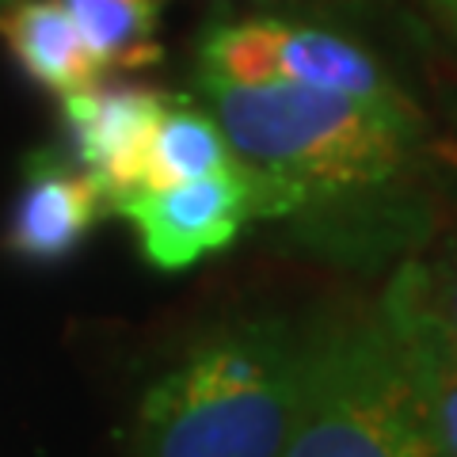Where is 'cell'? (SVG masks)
<instances>
[{"label":"cell","mask_w":457,"mask_h":457,"mask_svg":"<svg viewBox=\"0 0 457 457\" xmlns=\"http://www.w3.org/2000/svg\"><path fill=\"white\" fill-rule=\"evenodd\" d=\"M198 99L248 171L255 221L286 225L312 252L366 267L431 237L427 134L411 99L213 77H198Z\"/></svg>","instance_id":"cell-1"},{"label":"cell","mask_w":457,"mask_h":457,"mask_svg":"<svg viewBox=\"0 0 457 457\" xmlns=\"http://www.w3.org/2000/svg\"><path fill=\"white\" fill-rule=\"evenodd\" d=\"M302 354L305 320L260 312L221 324L145 389L130 457H278Z\"/></svg>","instance_id":"cell-2"},{"label":"cell","mask_w":457,"mask_h":457,"mask_svg":"<svg viewBox=\"0 0 457 457\" xmlns=\"http://www.w3.org/2000/svg\"><path fill=\"white\" fill-rule=\"evenodd\" d=\"M278 457H438L378 302L305 320L297 404Z\"/></svg>","instance_id":"cell-3"},{"label":"cell","mask_w":457,"mask_h":457,"mask_svg":"<svg viewBox=\"0 0 457 457\" xmlns=\"http://www.w3.org/2000/svg\"><path fill=\"white\" fill-rule=\"evenodd\" d=\"M198 77L233 84L286 80L354 99H381V104L408 99L389 69L362 42L317 23H294L278 16L210 27L198 42Z\"/></svg>","instance_id":"cell-4"},{"label":"cell","mask_w":457,"mask_h":457,"mask_svg":"<svg viewBox=\"0 0 457 457\" xmlns=\"http://www.w3.org/2000/svg\"><path fill=\"white\" fill-rule=\"evenodd\" d=\"M137 233L141 255L161 270H183L228 248L255 221V187L237 161L203 179L137 195L114 210Z\"/></svg>","instance_id":"cell-5"},{"label":"cell","mask_w":457,"mask_h":457,"mask_svg":"<svg viewBox=\"0 0 457 457\" xmlns=\"http://www.w3.org/2000/svg\"><path fill=\"white\" fill-rule=\"evenodd\" d=\"M168 92L153 84H104L62 96L69 161L96 179L107 213L134 198L149 137L168 107Z\"/></svg>","instance_id":"cell-6"},{"label":"cell","mask_w":457,"mask_h":457,"mask_svg":"<svg viewBox=\"0 0 457 457\" xmlns=\"http://www.w3.org/2000/svg\"><path fill=\"white\" fill-rule=\"evenodd\" d=\"M107 213L96 179L54 149L23 156L0 245L23 267H57L92 237Z\"/></svg>","instance_id":"cell-7"},{"label":"cell","mask_w":457,"mask_h":457,"mask_svg":"<svg viewBox=\"0 0 457 457\" xmlns=\"http://www.w3.org/2000/svg\"><path fill=\"white\" fill-rule=\"evenodd\" d=\"M378 309L404 354L438 457H457V332L427 302L416 255H408L393 270L378 297Z\"/></svg>","instance_id":"cell-8"},{"label":"cell","mask_w":457,"mask_h":457,"mask_svg":"<svg viewBox=\"0 0 457 457\" xmlns=\"http://www.w3.org/2000/svg\"><path fill=\"white\" fill-rule=\"evenodd\" d=\"M0 38L16 65L42 92L69 96L104 77L96 54L84 42L77 20L62 0H16L0 12Z\"/></svg>","instance_id":"cell-9"},{"label":"cell","mask_w":457,"mask_h":457,"mask_svg":"<svg viewBox=\"0 0 457 457\" xmlns=\"http://www.w3.org/2000/svg\"><path fill=\"white\" fill-rule=\"evenodd\" d=\"M228 164H233V149H228V141L221 134L218 119L210 114V107L191 96H171L149 137L134 198L203 179L210 171H221Z\"/></svg>","instance_id":"cell-10"},{"label":"cell","mask_w":457,"mask_h":457,"mask_svg":"<svg viewBox=\"0 0 457 457\" xmlns=\"http://www.w3.org/2000/svg\"><path fill=\"white\" fill-rule=\"evenodd\" d=\"M104 73H137L161 62L164 0H62Z\"/></svg>","instance_id":"cell-11"},{"label":"cell","mask_w":457,"mask_h":457,"mask_svg":"<svg viewBox=\"0 0 457 457\" xmlns=\"http://www.w3.org/2000/svg\"><path fill=\"white\" fill-rule=\"evenodd\" d=\"M427 302L457 332V233L442 245L431 260H420Z\"/></svg>","instance_id":"cell-12"},{"label":"cell","mask_w":457,"mask_h":457,"mask_svg":"<svg viewBox=\"0 0 457 457\" xmlns=\"http://www.w3.org/2000/svg\"><path fill=\"white\" fill-rule=\"evenodd\" d=\"M420 4L427 8V16L457 42V0H420Z\"/></svg>","instance_id":"cell-13"},{"label":"cell","mask_w":457,"mask_h":457,"mask_svg":"<svg viewBox=\"0 0 457 457\" xmlns=\"http://www.w3.org/2000/svg\"><path fill=\"white\" fill-rule=\"evenodd\" d=\"M8 4H16V0H0V12H4V8H8Z\"/></svg>","instance_id":"cell-14"},{"label":"cell","mask_w":457,"mask_h":457,"mask_svg":"<svg viewBox=\"0 0 457 457\" xmlns=\"http://www.w3.org/2000/svg\"><path fill=\"white\" fill-rule=\"evenodd\" d=\"M453 130H457V111H453Z\"/></svg>","instance_id":"cell-15"}]
</instances>
